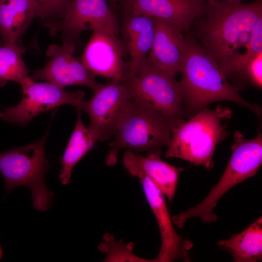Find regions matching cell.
<instances>
[{"instance_id":"obj_15","label":"cell","mask_w":262,"mask_h":262,"mask_svg":"<svg viewBox=\"0 0 262 262\" xmlns=\"http://www.w3.org/2000/svg\"><path fill=\"white\" fill-rule=\"evenodd\" d=\"M161 152H155L143 156L128 149L123 154V162L131 175L139 179L147 177L171 201L176 193L180 174L184 168L166 163L161 159Z\"/></svg>"},{"instance_id":"obj_20","label":"cell","mask_w":262,"mask_h":262,"mask_svg":"<svg viewBox=\"0 0 262 262\" xmlns=\"http://www.w3.org/2000/svg\"><path fill=\"white\" fill-rule=\"evenodd\" d=\"M77 118L61 160L59 178L63 185L70 182L71 172L78 163L94 147L96 142L87 127L83 124L81 110L77 109Z\"/></svg>"},{"instance_id":"obj_19","label":"cell","mask_w":262,"mask_h":262,"mask_svg":"<svg viewBox=\"0 0 262 262\" xmlns=\"http://www.w3.org/2000/svg\"><path fill=\"white\" fill-rule=\"evenodd\" d=\"M217 245L228 251L235 262H256L262 260V217H260L241 232Z\"/></svg>"},{"instance_id":"obj_14","label":"cell","mask_w":262,"mask_h":262,"mask_svg":"<svg viewBox=\"0 0 262 262\" xmlns=\"http://www.w3.org/2000/svg\"><path fill=\"white\" fill-rule=\"evenodd\" d=\"M154 34L147 64L169 75L180 72L185 49L182 31L166 20L154 18Z\"/></svg>"},{"instance_id":"obj_27","label":"cell","mask_w":262,"mask_h":262,"mask_svg":"<svg viewBox=\"0 0 262 262\" xmlns=\"http://www.w3.org/2000/svg\"><path fill=\"white\" fill-rule=\"evenodd\" d=\"M113 2H115L117 0H111Z\"/></svg>"},{"instance_id":"obj_9","label":"cell","mask_w":262,"mask_h":262,"mask_svg":"<svg viewBox=\"0 0 262 262\" xmlns=\"http://www.w3.org/2000/svg\"><path fill=\"white\" fill-rule=\"evenodd\" d=\"M19 84L23 93L20 102L0 111V119L11 123L25 126L41 113L62 104H70L79 109L84 100L82 91L66 92L49 82H35L29 76Z\"/></svg>"},{"instance_id":"obj_6","label":"cell","mask_w":262,"mask_h":262,"mask_svg":"<svg viewBox=\"0 0 262 262\" xmlns=\"http://www.w3.org/2000/svg\"><path fill=\"white\" fill-rule=\"evenodd\" d=\"M121 82L132 100L161 113L173 126L184 120V108L176 76L147 63L134 70L124 71Z\"/></svg>"},{"instance_id":"obj_18","label":"cell","mask_w":262,"mask_h":262,"mask_svg":"<svg viewBox=\"0 0 262 262\" xmlns=\"http://www.w3.org/2000/svg\"><path fill=\"white\" fill-rule=\"evenodd\" d=\"M37 0H0V35L3 43L17 44L34 17Z\"/></svg>"},{"instance_id":"obj_4","label":"cell","mask_w":262,"mask_h":262,"mask_svg":"<svg viewBox=\"0 0 262 262\" xmlns=\"http://www.w3.org/2000/svg\"><path fill=\"white\" fill-rule=\"evenodd\" d=\"M172 122L159 111L131 100L110 143L105 158L108 166L115 165L119 151L124 148L147 154L162 152L171 137Z\"/></svg>"},{"instance_id":"obj_11","label":"cell","mask_w":262,"mask_h":262,"mask_svg":"<svg viewBox=\"0 0 262 262\" xmlns=\"http://www.w3.org/2000/svg\"><path fill=\"white\" fill-rule=\"evenodd\" d=\"M75 49V43L69 41H64L61 46H49L46 51L48 62L30 77L34 81H46L61 89L83 85L95 93L103 84L98 83L96 76L74 57Z\"/></svg>"},{"instance_id":"obj_23","label":"cell","mask_w":262,"mask_h":262,"mask_svg":"<svg viewBox=\"0 0 262 262\" xmlns=\"http://www.w3.org/2000/svg\"><path fill=\"white\" fill-rule=\"evenodd\" d=\"M134 246L132 242L125 243L122 240H115L112 233H106L98 249L106 254L103 262H153L135 255L132 252Z\"/></svg>"},{"instance_id":"obj_13","label":"cell","mask_w":262,"mask_h":262,"mask_svg":"<svg viewBox=\"0 0 262 262\" xmlns=\"http://www.w3.org/2000/svg\"><path fill=\"white\" fill-rule=\"evenodd\" d=\"M125 47L118 37L93 31L81 61L95 76L121 81L124 71Z\"/></svg>"},{"instance_id":"obj_12","label":"cell","mask_w":262,"mask_h":262,"mask_svg":"<svg viewBox=\"0 0 262 262\" xmlns=\"http://www.w3.org/2000/svg\"><path fill=\"white\" fill-rule=\"evenodd\" d=\"M140 180L146 199L152 211L160 230L162 243L154 262H170L176 260L190 262L189 251L193 243L179 234L170 217L165 196L147 176Z\"/></svg>"},{"instance_id":"obj_8","label":"cell","mask_w":262,"mask_h":262,"mask_svg":"<svg viewBox=\"0 0 262 262\" xmlns=\"http://www.w3.org/2000/svg\"><path fill=\"white\" fill-rule=\"evenodd\" d=\"M52 36L60 33L63 42L79 40L87 30L101 32L119 38L117 19L106 0H69L62 16L44 22Z\"/></svg>"},{"instance_id":"obj_24","label":"cell","mask_w":262,"mask_h":262,"mask_svg":"<svg viewBox=\"0 0 262 262\" xmlns=\"http://www.w3.org/2000/svg\"><path fill=\"white\" fill-rule=\"evenodd\" d=\"M69 0H38L36 17L44 22L53 21L62 16L65 8Z\"/></svg>"},{"instance_id":"obj_25","label":"cell","mask_w":262,"mask_h":262,"mask_svg":"<svg viewBox=\"0 0 262 262\" xmlns=\"http://www.w3.org/2000/svg\"><path fill=\"white\" fill-rule=\"evenodd\" d=\"M244 80L260 89L262 87V52L258 54L247 65Z\"/></svg>"},{"instance_id":"obj_17","label":"cell","mask_w":262,"mask_h":262,"mask_svg":"<svg viewBox=\"0 0 262 262\" xmlns=\"http://www.w3.org/2000/svg\"><path fill=\"white\" fill-rule=\"evenodd\" d=\"M122 33L130 55L124 71H133L147 64L154 37V18L131 14L124 22Z\"/></svg>"},{"instance_id":"obj_28","label":"cell","mask_w":262,"mask_h":262,"mask_svg":"<svg viewBox=\"0 0 262 262\" xmlns=\"http://www.w3.org/2000/svg\"><path fill=\"white\" fill-rule=\"evenodd\" d=\"M0 43H1V42H0Z\"/></svg>"},{"instance_id":"obj_26","label":"cell","mask_w":262,"mask_h":262,"mask_svg":"<svg viewBox=\"0 0 262 262\" xmlns=\"http://www.w3.org/2000/svg\"><path fill=\"white\" fill-rule=\"evenodd\" d=\"M1 256H2V250L0 246V258L1 257Z\"/></svg>"},{"instance_id":"obj_5","label":"cell","mask_w":262,"mask_h":262,"mask_svg":"<svg viewBox=\"0 0 262 262\" xmlns=\"http://www.w3.org/2000/svg\"><path fill=\"white\" fill-rule=\"evenodd\" d=\"M47 131L39 140L21 147L0 152V172L5 181V192L24 186L32 191L33 207L45 211L50 207L53 194L45 185L49 164L45 152Z\"/></svg>"},{"instance_id":"obj_30","label":"cell","mask_w":262,"mask_h":262,"mask_svg":"<svg viewBox=\"0 0 262 262\" xmlns=\"http://www.w3.org/2000/svg\"></svg>"},{"instance_id":"obj_29","label":"cell","mask_w":262,"mask_h":262,"mask_svg":"<svg viewBox=\"0 0 262 262\" xmlns=\"http://www.w3.org/2000/svg\"><path fill=\"white\" fill-rule=\"evenodd\" d=\"M38 0H37V1H38Z\"/></svg>"},{"instance_id":"obj_21","label":"cell","mask_w":262,"mask_h":262,"mask_svg":"<svg viewBox=\"0 0 262 262\" xmlns=\"http://www.w3.org/2000/svg\"><path fill=\"white\" fill-rule=\"evenodd\" d=\"M244 53L235 51L220 67L227 79L244 80V73L249 62L262 52V18L256 24L251 32L249 42L245 46Z\"/></svg>"},{"instance_id":"obj_7","label":"cell","mask_w":262,"mask_h":262,"mask_svg":"<svg viewBox=\"0 0 262 262\" xmlns=\"http://www.w3.org/2000/svg\"><path fill=\"white\" fill-rule=\"evenodd\" d=\"M232 154L218 182L198 205L172 217L177 227L182 228L193 217L199 218L203 223L216 221L213 210L220 198L235 185L255 175L262 163V153L253 143L243 140L234 142Z\"/></svg>"},{"instance_id":"obj_3","label":"cell","mask_w":262,"mask_h":262,"mask_svg":"<svg viewBox=\"0 0 262 262\" xmlns=\"http://www.w3.org/2000/svg\"><path fill=\"white\" fill-rule=\"evenodd\" d=\"M232 113L221 105L214 109L205 107L188 121L176 124L171 130L165 157L184 159L210 170L216 146L228 134L224 121L230 118Z\"/></svg>"},{"instance_id":"obj_1","label":"cell","mask_w":262,"mask_h":262,"mask_svg":"<svg viewBox=\"0 0 262 262\" xmlns=\"http://www.w3.org/2000/svg\"><path fill=\"white\" fill-rule=\"evenodd\" d=\"M178 82L184 115L192 117L213 102L229 101L246 107L258 117L262 108L250 103L230 83L220 67L204 48L192 38H185V49Z\"/></svg>"},{"instance_id":"obj_22","label":"cell","mask_w":262,"mask_h":262,"mask_svg":"<svg viewBox=\"0 0 262 262\" xmlns=\"http://www.w3.org/2000/svg\"><path fill=\"white\" fill-rule=\"evenodd\" d=\"M24 50L17 44L0 45V86L8 81L20 83L28 76L29 71L22 59Z\"/></svg>"},{"instance_id":"obj_10","label":"cell","mask_w":262,"mask_h":262,"mask_svg":"<svg viewBox=\"0 0 262 262\" xmlns=\"http://www.w3.org/2000/svg\"><path fill=\"white\" fill-rule=\"evenodd\" d=\"M131 98L121 81L111 80L87 101H83L79 109L89 115L87 127L95 141L109 139L115 134L118 124Z\"/></svg>"},{"instance_id":"obj_2","label":"cell","mask_w":262,"mask_h":262,"mask_svg":"<svg viewBox=\"0 0 262 262\" xmlns=\"http://www.w3.org/2000/svg\"><path fill=\"white\" fill-rule=\"evenodd\" d=\"M196 25L201 45L221 67L236 51L240 35L251 32L262 18V0H206Z\"/></svg>"},{"instance_id":"obj_16","label":"cell","mask_w":262,"mask_h":262,"mask_svg":"<svg viewBox=\"0 0 262 262\" xmlns=\"http://www.w3.org/2000/svg\"><path fill=\"white\" fill-rule=\"evenodd\" d=\"M206 0H130L131 14L143 15L169 22L188 30L202 14Z\"/></svg>"}]
</instances>
